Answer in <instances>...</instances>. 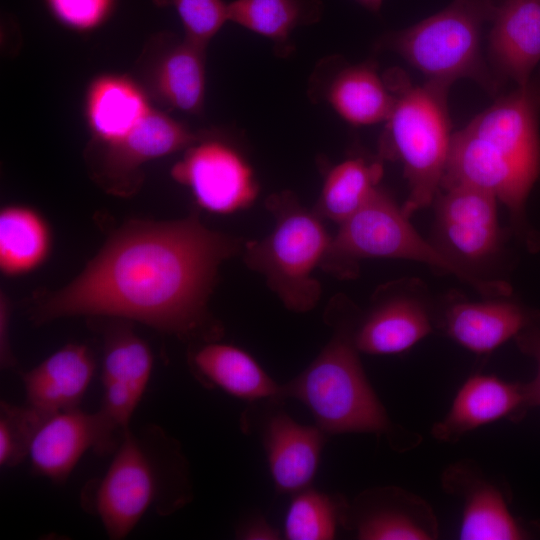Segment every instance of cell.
<instances>
[{
  "label": "cell",
  "instance_id": "obj_15",
  "mask_svg": "<svg viewBox=\"0 0 540 540\" xmlns=\"http://www.w3.org/2000/svg\"><path fill=\"white\" fill-rule=\"evenodd\" d=\"M146 54L144 79L151 95L162 105L190 114L202 111L205 99L206 47L183 37L163 34Z\"/></svg>",
  "mask_w": 540,
  "mask_h": 540
},
{
  "label": "cell",
  "instance_id": "obj_1",
  "mask_svg": "<svg viewBox=\"0 0 540 540\" xmlns=\"http://www.w3.org/2000/svg\"><path fill=\"white\" fill-rule=\"evenodd\" d=\"M244 244L207 228L196 214L127 222L74 280L39 300L31 319L42 324L74 316L117 318L181 340H219L223 327L208 300L220 265Z\"/></svg>",
  "mask_w": 540,
  "mask_h": 540
},
{
  "label": "cell",
  "instance_id": "obj_30",
  "mask_svg": "<svg viewBox=\"0 0 540 540\" xmlns=\"http://www.w3.org/2000/svg\"><path fill=\"white\" fill-rule=\"evenodd\" d=\"M48 413L26 403L0 404V466L14 467L27 459L32 439Z\"/></svg>",
  "mask_w": 540,
  "mask_h": 540
},
{
  "label": "cell",
  "instance_id": "obj_35",
  "mask_svg": "<svg viewBox=\"0 0 540 540\" xmlns=\"http://www.w3.org/2000/svg\"><path fill=\"white\" fill-rule=\"evenodd\" d=\"M0 363L3 369L13 368L17 363L10 343V308L3 294L0 301Z\"/></svg>",
  "mask_w": 540,
  "mask_h": 540
},
{
  "label": "cell",
  "instance_id": "obj_19",
  "mask_svg": "<svg viewBox=\"0 0 540 540\" xmlns=\"http://www.w3.org/2000/svg\"><path fill=\"white\" fill-rule=\"evenodd\" d=\"M262 440L277 492L294 494L311 486L326 441L318 426L301 424L277 411L265 420Z\"/></svg>",
  "mask_w": 540,
  "mask_h": 540
},
{
  "label": "cell",
  "instance_id": "obj_27",
  "mask_svg": "<svg viewBox=\"0 0 540 540\" xmlns=\"http://www.w3.org/2000/svg\"><path fill=\"white\" fill-rule=\"evenodd\" d=\"M382 175L379 161L353 157L340 162L326 174L313 210L323 220L341 224L367 202Z\"/></svg>",
  "mask_w": 540,
  "mask_h": 540
},
{
  "label": "cell",
  "instance_id": "obj_32",
  "mask_svg": "<svg viewBox=\"0 0 540 540\" xmlns=\"http://www.w3.org/2000/svg\"><path fill=\"white\" fill-rule=\"evenodd\" d=\"M53 14L66 26L88 30L107 16L112 0H46Z\"/></svg>",
  "mask_w": 540,
  "mask_h": 540
},
{
  "label": "cell",
  "instance_id": "obj_4",
  "mask_svg": "<svg viewBox=\"0 0 540 540\" xmlns=\"http://www.w3.org/2000/svg\"><path fill=\"white\" fill-rule=\"evenodd\" d=\"M383 77L394 103L385 121L380 154L402 163L409 195L401 208L410 217L429 206L440 190L452 138L449 87L429 81L414 86L397 69Z\"/></svg>",
  "mask_w": 540,
  "mask_h": 540
},
{
  "label": "cell",
  "instance_id": "obj_24",
  "mask_svg": "<svg viewBox=\"0 0 540 540\" xmlns=\"http://www.w3.org/2000/svg\"><path fill=\"white\" fill-rule=\"evenodd\" d=\"M218 341L199 342L189 353V366L201 383L242 400H281V384L253 356Z\"/></svg>",
  "mask_w": 540,
  "mask_h": 540
},
{
  "label": "cell",
  "instance_id": "obj_21",
  "mask_svg": "<svg viewBox=\"0 0 540 540\" xmlns=\"http://www.w3.org/2000/svg\"><path fill=\"white\" fill-rule=\"evenodd\" d=\"M540 323V315L506 300L459 301L445 311L446 333L456 343L475 354H488Z\"/></svg>",
  "mask_w": 540,
  "mask_h": 540
},
{
  "label": "cell",
  "instance_id": "obj_23",
  "mask_svg": "<svg viewBox=\"0 0 540 540\" xmlns=\"http://www.w3.org/2000/svg\"><path fill=\"white\" fill-rule=\"evenodd\" d=\"M432 331L428 309L405 295L380 298L355 320L354 343L359 352L370 355L401 354Z\"/></svg>",
  "mask_w": 540,
  "mask_h": 540
},
{
  "label": "cell",
  "instance_id": "obj_29",
  "mask_svg": "<svg viewBox=\"0 0 540 540\" xmlns=\"http://www.w3.org/2000/svg\"><path fill=\"white\" fill-rule=\"evenodd\" d=\"M347 501L311 486L292 494L284 520L288 540H331L342 526Z\"/></svg>",
  "mask_w": 540,
  "mask_h": 540
},
{
  "label": "cell",
  "instance_id": "obj_5",
  "mask_svg": "<svg viewBox=\"0 0 540 540\" xmlns=\"http://www.w3.org/2000/svg\"><path fill=\"white\" fill-rule=\"evenodd\" d=\"M408 218L388 193L377 188L358 211L339 224L320 267L338 278L351 279L357 276L361 259H407L455 275L482 294L510 292L509 285L477 277L424 240Z\"/></svg>",
  "mask_w": 540,
  "mask_h": 540
},
{
  "label": "cell",
  "instance_id": "obj_25",
  "mask_svg": "<svg viewBox=\"0 0 540 540\" xmlns=\"http://www.w3.org/2000/svg\"><path fill=\"white\" fill-rule=\"evenodd\" d=\"M141 88L123 76H104L90 87L86 102L94 141L111 143L126 136L150 111Z\"/></svg>",
  "mask_w": 540,
  "mask_h": 540
},
{
  "label": "cell",
  "instance_id": "obj_8",
  "mask_svg": "<svg viewBox=\"0 0 540 540\" xmlns=\"http://www.w3.org/2000/svg\"><path fill=\"white\" fill-rule=\"evenodd\" d=\"M197 205L211 213L231 214L252 205L259 186L245 157L227 142L199 139L171 169Z\"/></svg>",
  "mask_w": 540,
  "mask_h": 540
},
{
  "label": "cell",
  "instance_id": "obj_13",
  "mask_svg": "<svg viewBox=\"0 0 540 540\" xmlns=\"http://www.w3.org/2000/svg\"><path fill=\"white\" fill-rule=\"evenodd\" d=\"M497 200L494 194L469 186L440 189L434 201L441 250L458 263L493 255L500 242Z\"/></svg>",
  "mask_w": 540,
  "mask_h": 540
},
{
  "label": "cell",
  "instance_id": "obj_20",
  "mask_svg": "<svg viewBox=\"0 0 540 540\" xmlns=\"http://www.w3.org/2000/svg\"><path fill=\"white\" fill-rule=\"evenodd\" d=\"M95 369V358L87 345H64L21 373L26 404L45 413L78 408Z\"/></svg>",
  "mask_w": 540,
  "mask_h": 540
},
{
  "label": "cell",
  "instance_id": "obj_31",
  "mask_svg": "<svg viewBox=\"0 0 540 540\" xmlns=\"http://www.w3.org/2000/svg\"><path fill=\"white\" fill-rule=\"evenodd\" d=\"M160 7H172L184 29V37L207 47L228 21V3L223 0H152Z\"/></svg>",
  "mask_w": 540,
  "mask_h": 540
},
{
  "label": "cell",
  "instance_id": "obj_22",
  "mask_svg": "<svg viewBox=\"0 0 540 540\" xmlns=\"http://www.w3.org/2000/svg\"><path fill=\"white\" fill-rule=\"evenodd\" d=\"M317 88L320 97L354 126L385 122L394 103L384 77L371 62L335 66L331 72L320 67Z\"/></svg>",
  "mask_w": 540,
  "mask_h": 540
},
{
  "label": "cell",
  "instance_id": "obj_28",
  "mask_svg": "<svg viewBox=\"0 0 540 540\" xmlns=\"http://www.w3.org/2000/svg\"><path fill=\"white\" fill-rule=\"evenodd\" d=\"M323 13L321 0H233L228 2V21L278 45L288 42L298 27L317 22Z\"/></svg>",
  "mask_w": 540,
  "mask_h": 540
},
{
  "label": "cell",
  "instance_id": "obj_14",
  "mask_svg": "<svg viewBox=\"0 0 540 540\" xmlns=\"http://www.w3.org/2000/svg\"><path fill=\"white\" fill-rule=\"evenodd\" d=\"M342 527L359 540H433L439 535L431 506L394 486L364 490L347 502Z\"/></svg>",
  "mask_w": 540,
  "mask_h": 540
},
{
  "label": "cell",
  "instance_id": "obj_9",
  "mask_svg": "<svg viewBox=\"0 0 540 540\" xmlns=\"http://www.w3.org/2000/svg\"><path fill=\"white\" fill-rule=\"evenodd\" d=\"M200 137L165 113L150 109L123 138L111 143L94 141L92 171L99 183L119 195L131 194L141 182L147 162L191 146Z\"/></svg>",
  "mask_w": 540,
  "mask_h": 540
},
{
  "label": "cell",
  "instance_id": "obj_6",
  "mask_svg": "<svg viewBox=\"0 0 540 540\" xmlns=\"http://www.w3.org/2000/svg\"><path fill=\"white\" fill-rule=\"evenodd\" d=\"M265 205L273 215V228L263 239L244 244V262L264 277L288 310L308 312L321 297L313 272L320 267L332 237L323 219L291 191L272 194Z\"/></svg>",
  "mask_w": 540,
  "mask_h": 540
},
{
  "label": "cell",
  "instance_id": "obj_11",
  "mask_svg": "<svg viewBox=\"0 0 540 540\" xmlns=\"http://www.w3.org/2000/svg\"><path fill=\"white\" fill-rule=\"evenodd\" d=\"M540 69L465 128L489 143L533 185L540 175Z\"/></svg>",
  "mask_w": 540,
  "mask_h": 540
},
{
  "label": "cell",
  "instance_id": "obj_33",
  "mask_svg": "<svg viewBox=\"0 0 540 540\" xmlns=\"http://www.w3.org/2000/svg\"><path fill=\"white\" fill-rule=\"evenodd\" d=\"M515 341L520 351L536 363V375L525 385L530 409L540 407V323L522 331L515 337Z\"/></svg>",
  "mask_w": 540,
  "mask_h": 540
},
{
  "label": "cell",
  "instance_id": "obj_12",
  "mask_svg": "<svg viewBox=\"0 0 540 540\" xmlns=\"http://www.w3.org/2000/svg\"><path fill=\"white\" fill-rule=\"evenodd\" d=\"M103 329L101 380L103 397L100 410L121 431L130 421L148 385L153 355L130 321L111 318Z\"/></svg>",
  "mask_w": 540,
  "mask_h": 540
},
{
  "label": "cell",
  "instance_id": "obj_7",
  "mask_svg": "<svg viewBox=\"0 0 540 540\" xmlns=\"http://www.w3.org/2000/svg\"><path fill=\"white\" fill-rule=\"evenodd\" d=\"M499 0H453L443 10L392 32L383 43L422 72L427 81L450 87L460 78L490 93L499 88L481 52L482 29Z\"/></svg>",
  "mask_w": 540,
  "mask_h": 540
},
{
  "label": "cell",
  "instance_id": "obj_16",
  "mask_svg": "<svg viewBox=\"0 0 540 540\" xmlns=\"http://www.w3.org/2000/svg\"><path fill=\"white\" fill-rule=\"evenodd\" d=\"M529 409L525 383L478 373L461 385L449 411L433 425L431 433L438 441L456 442L463 435L493 422L519 421Z\"/></svg>",
  "mask_w": 540,
  "mask_h": 540
},
{
  "label": "cell",
  "instance_id": "obj_3",
  "mask_svg": "<svg viewBox=\"0 0 540 540\" xmlns=\"http://www.w3.org/2000/svg\"><path fill=\"white\" fill-rule=\"evenodd\" d=\"M340 304L334 301L325 314L333 329L330 340L300 374L281 384L280 397L301 402L326 435L393 437L398 430L371 386L354 343L356 319Z\"/></svg>",
  "mask_w": 540,
  "mask_h": 540
},
{
  "label": "cell",
  "instance_id": "obj_34",
  "mask_svg": "<svg viewBox=\"0 0 540 540\" xmlns=\"http://www.w3.org/2000/svg\"><path fill=\"white\" fill-rule=\"evenodd\" d=\"M280 536V531L263 516L251 517L236 530V537L243 540H277Z\"/></svg>",
  "mask_w": 540,
  "mask_h": 540
},
{
  "label": "cell",
  "instance_id": "obj_26",
  "mask_svg": "<svg viewBox=\"0 0 540 540\" xmlns=\"http://www.w3.org/2000/svg\"><path fill=\"white\" fill-rule=\"evenodd\" d=\"M51 231L44 217L24 205H9L0 212V269L7 276L36 270L51 249Z\"/></svg>",
  "mask_w": 540,
  "mask_h": 540
},
{
  "label": "cell",
  "instance_id": "obj_18",
  "mask_svg": "<svg viewBox=\"0 0 540 540\" xmlns=\"http://www.w3.org/2000/svg\"><path fill=\"white\" fill-rule=\"evenodd\" d=\"M444 489L462 498L461 540H522L528 532L512 515L502 490L471 462L449 466L442 477Z\"/></svg>",
  "mask_w": 540,
  "mask_h": 540
},
{
  "label": "cell",
  "instance_id": "obj_17",
  "mask_svg": "<svg viewBox=\"0 0 540 540\" xmlns=\"http://www.w3.org/2000/svg\"><path fill=\"white\" fill-rule=\"evenodd\" d=\"M490 23L488 59L497 85L526 84L540 61V0H499Z\"/></svg>",
  "mask_w": 540,
  "mask_h": 540
},
{
  "label": "cell",
  "instance_id": "obj_36",
  "mask_svg": "<svg viewBox=\"0 0 540 540\" xmlns=\"http://www.w3.org/2000/svg\"><path fill=\"white\" fill-rule=\"evenodd\" d=\"M355 1L373 13H378L383 3V0H355Z\"/></svg>",
  "mask_w": 540,
  "mask_h": 540
},
{
  "label": "cell",
  "instance_id": "obj_10",
  "mask_svg": "<svg viewBox=\"0 0 540 540\" xmlns=\"http://www.w3.org/2000/svg\"><path fill=\"white\" fill-rule=\"evenodd\" d=\"M122 433L100 409L48 413L36 430L27 459L36 475L60 484L87 451H115Z\"/></svg>",
  "mask_w": 540,
  "mask_h": 540
},
{
  "label": "cell",
  "instance_id": "obj_2",
  "mask_svg": "<svg viewBox=\"0 0 540 540\" xmlns=\"http://www.w3.org/2000/svg\"><path fill=\"white\" fill-rule=\"evenodd\" d=\"M193 497L188 461L179 441L157 425L123 431L105 474L85 488L83 504L110 539L126 538L154 510L169 515Z\"/></svg>",
  "mask_w": 540,
  "mask_h": 540
}]
</instances>
